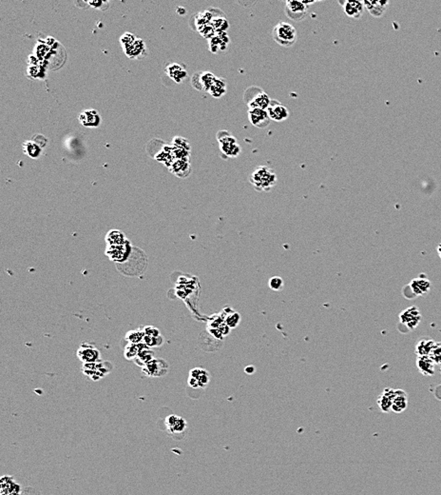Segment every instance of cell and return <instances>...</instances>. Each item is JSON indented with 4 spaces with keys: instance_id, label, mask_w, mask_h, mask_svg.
Returning a JSON list of instances; mask_svg holds the SVG:
<instances>
[{
    "instance_id": "cell-19",
    "label": "cell",
    "mask_w": 441,
    "mask_h": 495,
    "mask_svg": "<svg viewBox=\"0 0 441 495\" xmlns=\"http://www.w3.org/2000/svg\"><path fill=\"white\" fill-rule=\"evenodd\" d=\"M434 360L430 355L428 356H417L416 359V366L417 369L420 370L423 375L431 376L434 373V366H435Z\"/></svg>"
},
{
    "instance_id": "cell-20",
    "label": "cell",
    "mask_w": 441,
    "mask_h": 495,
    "mask_svg": "<svg viewBox=\"0 0 441 495\" xmlns=\"http://www.w3.org/2000/svg\"><path fill=\"white\" fill-rule=\"evenodd\" d=\"M123 47H124V50H125V53L130 58L139 57V55L142 54L143 51L146 49L143 40H141V39H137V38H135L133 41L130 42L129 44L124 45Z\"/></svg>"
},
{
    "instance_id": "cell-3",
    "label": "cell",
    "mask_w": 441,
    "mask_h": 495,
    "mask_svg": "<svg viewBox=\"0 0 441 495\" xmlns=\"http://www.w3.org/2000/svg\"><path fill=\"white\" fill-rule=\"evenodd\" d=\"M244 102L249 109H262L266 110L271 102L269 96L264 89L257 86H252L245 89L244 95Z\"/></svg>"
},
{
    "instance_id": "cell-35",
    "label": "cell",
    "mask_w": 441,
    "mask_h": 495,
    "mask_svg": "<svg viewBox=\"0 0 441 495\" xmlns=\"http://www.w3.org/2000/svg\"><path fill=\"white\" fill-rule=\"evenodd\" d=\"M144 334L150 337H160V331L154 327H146L144 330Z\"/></svg>"
},
{
    "instance_id": "cell-29",
    "label": "cell",
    "mask_w": 441,
    "mask_h": 495,
    "mask_svg": "<svg viewBox=\"0 0 441 495\" xmlns=\"http://www.w3.org/2000/svg\"><path fill=\"white\" fill-rule=\"evenodd\" d=\"M144 332L140 331V330H131L127 333V336L126 338L128 339L129 343H132V344H139L143 339H144Z\"/></svg>"
},
{
    "instance_id": "cell-30",
    "label": "cell",
    "mask_w": 441,
    "mask_h": 495,
    "mask_svg": "<svg viewBox=\"0 0 441 495\" xmlns=\"http://www.w3.org/2000/svg\"><path fill=\"white\" fill-rule=\"evenodd\" d=\"M284 286H285L284 279L280 276H273L269 279V287L272 290H275V291L282 290L284 289Z\"/></svg>"
},
{
    "instance_id": "cell-28",
    "label": "cell",
    "mask_w": 441,
    "mask_h": 495,
    "mask_svg": "<svg viewBox=\"0 0 441 495\" xmlns=\"http://www.w3.org/2000/svg\"><path fill=\"white\" fill-rule=\"evenodd\" d=\"M98 355H99V353H98L97 350H92L91 348H88V349L84 348V350L80 348L79 351H78V356L84 362H88V363L91 362L92 363V362L97 360Z\"/></svg>"
},
{
    "instance_id": "cell-17",
    "label": "cell",
    "mask_w": 441,
    "mask_h": 495,
    "mask_svg": "<svg viewBox=\"0 0 441 495\" xmlns=\"http://www.w3.org/2000/svg\"><path fill=\"white\" fill-rule=\"evenodd\" d=\"M364 6L367 9V11L373 15L374 17H381L389 6L388 1H381V0H376V1H369L365 0L363 1Z\"/></svg>"
},
{
    "instance_id": "cell-15",
    "label": "cell",
    "mask_w": 441,
    "mask_h": 495,
    "mask_svg": "<svg viewBox=\"0 0 441 495\" xmlns=\"http://www.w3.org/2000/svg\"><path fill=\"white\" fill-rule=\"evenodd\" d=\"M80 123L88 128L98 127L101 124V117L95 110H86L82 111L78 117Z\"/></svg>"
},
{
    "instance_id": "cell-34",
    "label": "cell",
    "mask_w": 441,
    "mask_h": 495,
    "mask_svg": "<svg viewBox=\"0 0 441 495\" xmlns=\"http://www.w3.org/2000/svg\"><path fill=\"white\" fill-rule=\"evenodd\" d=\"M143 341H144V343L147 345V346H151V347H158V346L162 344L161 343L162 342L161 337H150L148 336V335H145Z\"/></svg>"
},
{
    "instance_id": "cell-22",
    "label": "cell",
    "mask_w": 441,
    "mask_h": 495,
    "mask_svg": "<svg viewBox=\"0 0 441 495\" xmlns=\"http://www.w3.org/2000/svg\"><path fill=\"white\" fill-rule=\"evenodd\" d=\"M435 344L436 343L432 339H422L415 346V353L417 354V356L431 355Z\"/></svg>"
},
{
    "instance_id": "cell-18",
    "label": "cell",
    "mask_w": 441,
    "mask_h": 495,
    "mask_svg": "<svg viewBox=\"0 0 441 495\" xmlns=\"http://www.w3.org/2000/svg\"><path fill=\"white\" fill-rule=\"evenodd\" d=\"M21 488L18 484L14 482L11 476H3L1 478L0 485V495H10L13 493H20Z\"/></svg>"
},
{
    "instance_id": "cell-4",
    "label": "cell",
    "mask_w": 441,
    "mask_h": 495,
    "mask_svg": "<svg viewBox=\"0 0 441 495\" xmlns=\"http://www.w3.org/2000/svg\"><path fill=\"white\" fill-rule=\"evenodd\" d=\"M218 142L220 146V150L222 155L225 159H236L241 151L242 148L238 143L237 139L233 137L231 133L226 131H220L217 134Z\"/></svg>"
},
{
    "instance_id": "cell-21",
    "label": "cell",
    "mask_w": 441,
    "mask_h": 495,
    "mask_svg": "<svg viewBox=\"0 0 441 495\" xmlns=\"http://www.w3.org/2000/svg\"><path fill=\"white\" fill-rule=\"evenodd\" d=\"M167 73L169 74L170 78H172L174 81H176L177 83H181L183 80H184L188 76V74H187V71L184 68H183V66L179 65V64H171L169 66V68H167Z\"/></svg>"
},
{
    "instance_id": "cell-7",
    "label": "cell",
    "mask_w": 441,
    "mask_h": 495,
    "mask_svg": "<svg viewBox=\"0 0 441 495\" xmlns=\"http://www.w3.org/2000/svg\"><path fill=\"white\" fill-rule=\"evenodd\" d=\"M215 79H216V76L210 72H200L193 75L191 82L193 87L198 91L210 92Z\"/></svg>"
},
{
    "instance_id": "cell-13",
    "label": "cell",
    "mask_w": 441,
    "mask_h": 495,
    "mask_svg": "<svg viewBox=\"0 0 441 495\" xmlns=\"http://www.w3.org/2000/svg\"><path fill=\"white\" fill-rule=\"evenodd\" d=\"M339 4L342 6L343 12L345 13L347 16L354 18V19H360L362 16L363 11H364V3L361 1H339Z\"/></svg>"
},
{
    "instance_id": "cell-25",
    "label": "cell",
    "mask_w": 441,
    "mask_h": 495,
    "mask_svg": "<svg viewBox=\"0 0 441 495\" xmlns=\"http://www.w3.org/2000/svg\"><path fill=\"white\" fill-rule=\"evenodd\" d=\"M208 93L211 94L212 97H216V98L223 97L226 94V81L224 80V78L216 77V79L213 83V85L211 86Z\"/></svg>"
},
{
    "instance_id": "cell-33",
    "label": "cell",
    "mask_w": 441,
    "mask_h": 495,
    "mask_svg": "<svg viewBox=\"0 0 441 495\" xmlns=\"http://www.w3.org/2000/svg\"><path fill=\"white\" fill-rule=\"evenodd\" d=\"M430 356L434 360L435 364L441 365V342L435 344Z\"/></svg>"
},
{
    "instance_id": "cell-9",
    "label": "cell",
    "mask_w": 441,
    "mask_h": 495,
    "mask_svg": "<svg viewBox=\"0 0 441 495\" xmlns=\"http://www.w3.org/2000/svg\"><path fill=\"white\" fill-rule=\"evenodd\" d=\"M165 426L170 434H183L188 430V422L181 416L170 414L165 420Z\"/></svg>"
},
{
    "instance_id": "cell-11",
    "label": "cell",
    "mask_w": 441,
    "mask_h": 495,
    "mask_svg": "<svg viewBox=\"0 0 441 495\" xmlns=\"http://www.w3.org/2000/svg\"><path fill=\"white\" fill-rule=\"evenodd\" d=\"M106 255L113 261H126L130 255V246L129 242L126 241L122 245L109 246L106 251Z\"/></svg>"
},
{
    "instance_id": "cell-23",
    "label": "cell",
    "mask_w": 441,
    "mask_h": 495,
    "mask_svg": "<svg viewBox=\"0 0 441 495\" xmlns=\"http://www.w3.org/2000/svg\"><path fill=\"white\" fill-rule=\"evenodd\" d=\"M407 394L402 390H396V397L393 402L392 410L394 413H401L407 407Z\"/></svg>"
},
{
    "instance_id": "cell-6",
    "label": "cell",
    "mask_w": 441,
    "mask_h": 495,
    "mask_svg": "<svg viewBox=\"0 0 441 495\" xmlns=\"http://www.w3.org/2000/svg\"><path fill=\"white\" fill-rule=\"evenodd\" d=\"M400 320L408 330H413L421 323V313L416 307H409L402 310L400 314Z\"/></svg>"
},
{
    "instance_id": "cell-24",
    "label": "cell",
    "mask_w": 441,
    "mask_h": 495,
    "mask_svg": "<svg viewBox=\"0 0 441 495\" xmlns=\"http://www.w3.org/2000/svg\"><path fill=\"white\" fill-rule=\"evenodd\" d=\"M22 149H23V151L25 152V154H27L28 156H30L32 159H38L41 155V152H42V149H41L39 144H37L34 141H31V140L25 141L22 145Z\"/></svg>"
},
{
    "instance_id": "cell-5",
    "label": "cell",
    "mask_w": 441,
    "mask_h": 495,
    "mask_svg": "<svg viewBox=\"0 0 441 495\" xmlns=\"http://www.w3.org/2000/svg\"><path fill=\"white\" fill-rule=\"evenodd\" d=\"M308 8L304 1L288 0L285 3V14L289 19L299 22L306 18Z\"/></svg>"
},
{
    "instance_id": "cell-37",
    "label": "cell",
    "mask_w": 441,
    "mask_h": 495,
    "mask_svg": "<svg viewBox=\"0 0 441 495\" xmlns=\"http://www.w3.org/2000/svg\"><path fill=\"white\" fill-rule=\"evenodd\" d=\"M436 251H437L438 256H439V258L441 259V243L439 244V245H438V246H437V248H436Z\"/></svg>"
},
{
    "instance_id": "cell-16",
    "label": "cell",
    "mask_w": 441,
    "mask_h": 495,
    "mask_svg": "<svg viewBox=\"0 0 441 495\" xmlns=\"http://www.w3.org/2000/svg\"><path fill=\"white\" fill-rule=\"evenodd\" d=\"M396 397V390L391 388H386L378 398V405L383 413H388L392 410L393 402Z\"/></svg>"
},
{
    "instance_id": "cell-38",
    "label": "cell",
    "mask_w": 441,
    "mask_h": 495,
    "mask_svg": "<svg viewBox=\"0 0 441 495\" xmlns=\"http://www.w3.org/2000/svg\"><path fill=\"white\" fill-rule=\"evenodd\" d=\"M10 495H20V493H13V494H10Z\"/></svg>"
},
{
    "instance_id": "cell-14",
    "label": "cell",
    "mask_w": 441,
    "mask_h": 495,
    "mask_svg": "<svg viewBox=\"0 0 441 495\" xmlns=\"http://www.w3.org/2000/svg\"><path fill=\"white\" fill-rule=\"evenodd\" d=\"M409 287L414 296H425L431 289V282L425 275H421L410 282Z\"/></svg>"
},
{
    "instance_id": "cell-8",
    "label": "cell",
    "mask_w": 441,
    "mask_h": 495,
    "mask_svg": "<svg viewBox=\"0 0 441 495\" xmlns=\"http://www.w3.org/2000/svg\"><path fill=\"white\" fill-rule=\"evenodd\" d=\"M211 381V375L208 371L195 368L190 372V378H189V385L191 388L195 389H204L206 386L208 385Z\"/></svg>"
},
{
    "instance_id": "cell-1",
    "label": "cell",
    "mask_w": 441,
    "mask_h": 495,
    "mask_svg": "<svg viewBox=\"0 0 441 495\" xmlns=\"http://www.w3.org/2000/svg\"><path fill=\"white\" fill-rule=\"evenodd\" d=\"M251 185L258 192H270L277 185L278 177L276 172L267 166H259L249 176Z\"/></svg>"
},
{
    "instance_id": "cell-10",
    "label": "cell",
    "mask_w": 441,
    "mask_h": 495,
    "mask_svg": "<svg viewBox=\"0 0 441 495\" xmlns=\"http://www.w3.org/2000/svg\"><path fill=\"white\" fill-rule=\"evenodd\" d=\"M266 111L270 119L275 122H283L290 116L287 108L274 99H271V102L269 104L268 108L266 109Z\"/></svg>"
},
{
    "instance_id": "cell-26",
    "label": "cell",
    "mask_w": 441,
    "mask_h": 495,
    "mask_svg": "<svg viewBox=\"0 0 441 495\" xmlns=\"http://www.w3.org/2000/svg\"><path fill=\"white\" fill-rule=\"evenodd\" d=\"M106 241L108 242L109 246H117V245H122L127 240L122 232L118 230H112V231H109L107 234Z\"/></svg>"
},
{
    "instance_id": "cell-12",
    "label": "cell",
    "mask_w": 441,
    "mask_h": 495,
    "mask_svg": "<svg viewBox=\"0 0 441 495\" xmlns=\"http://www.w3.org/2000/svg\"><path fill=\"white\" fill-rule=\"evenodd\" d=\"M248 119L253 126L260 129H265L271 121L266 110H262V109H249Z\"/></svg>"
},
{
    "instance_id": "cell-31",
    "label": "cell",
    "mask_w": 441,
    "mask_h": 495,
    "mask_svg": "<svg viewBox=\"0 0 441 495\" xmlns=\"http://www.w3.org/2000/svg\"><path fill=\"white\" fill-rule=\"evenodd\" d=\"M240 321H241V317L238 312H235V311H233L232 313H230L228 317L225 318V323L227 325V327L230 328V329L237 327L240 323Z\"/></svg>"
},
{
    "instance_id": "cell-27",
    "label": "cell",
    "mask_w": 441,
    "mask_h": 495,
    "mask_svg": "<svg viewBox=\"0 0 441 495\" xmlns=\"http://www.w3.org/2000/svg\"><path fill=\"white\" fill-rule=\"evenodd\" d=\"M161 362V360H151L150 363L146 365V371L149 372L148 375H150V376H154L155 375V370H158L159 373H160V376H162L164 374H166V372L168 371V366L167 365H164V366H160L159 367V363Z\"/></svg>"
},
{
    "instance_id": "cell-32",
    "label": "cell",
    "mask_w": 441,
    "mask_h": 495,
    "mask_svg": "<svg viewBox=\"0 0 441 495\" xmlns=\"http://www.w3.org/2000/svg\"><path fill=\"white\" fill-rule=\"evenodd\" d=\"M152 357H153V352H151L148 348H146L139 352V354L137 355L136 358H137V360H139V359L142 360V364H148V363H150L151 360H153Z\"/></svg>"
},
{
    "instance_id": "cell-36",
    "label": "cell",
    "mask_w": 441,
    "mask_h": 495,
    "mask_svg": "<svg viewBox=\"0 0 441 495\" xmlns=\"http://www.w3.org/2000/svg\"><path fill=\"white\" fill-rule=\"evenodd\" d=\"M244 371H245V372H246L247 374H253L256 370H255V367H254V366L249 365L248 367H246V368H245V370H244Z\"/></svg>"
},
{
    "instance_id": "cell-2",
    "label": "cell",
    "mask_w": 441,
    "mask_h": 495,
    "mask_svg": "<svg viewBox=\"0 0 441 495\" xmlns=\"http://www.w3.org/2000/svg\"><path fill=\"white\" fill-rule=\"evenodd\" d=\"M272 35L274 41L285 48L292 47L297 42V31L287 22H278L273 29Z\"/></svg>"
}]
</instances>
